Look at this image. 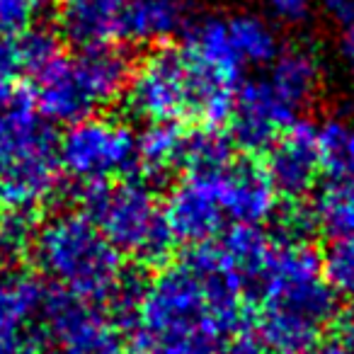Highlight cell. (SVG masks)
Returning a JSON list of instances; mask_svg holds the SVG:
<instances>
[{"mask_svg":"<svg viewBox=\"0 0 354 354\" xmlns=\"http://www.w3.org/2000/svg\"><path fill=\"white\" fill-rule=\"evenodd\" d=\"M233 148V138L218 127H199L183 136L180 162H185L189 172H218L231 165Z\"/></svg>","mask_w":354,"mask_h":354,"instance_id":"7402d4cb","label":"cell"},{"mask_svg":"<svg viewBox=\"0 0 354 354\" xmlns=\"http://www.w3.org/2000/svg\"><path fill=\"white\" fill-rule=\"evenodd\" d=\"M37 228L30 212H3L0 214V257L8 262L27 255L35 245Z\"/></svg>","mask_w":354,"mask_h":354,"instance_id":"4316f807","label":"cell"},{"mask_svg":"<svg viewBox=\"0 0 354 354\" xmlns=\"http://www.w3.org/2000/svg\"><path fill=\"white\" fill-rule=\"evenodd\" d=\"M185 133L170 122H153L136 136V170L148 177L167 175L180 162Z\"/></svg>","mask_w":354,"mask_h":354,"instance_id":"44dd1931","label":"cell"},{"mask_svg":"<svg viewBox=\"0 0 354 354\" xmlns=\"http://www.w3.org/2000/svg\"><path fill=\"white\" fill-rule=\"evenodd\" d=\"M231 138L248 153L270 151L274 141L299 122L294 112L272 93L265 78L245 80L236 90V104L231 114Z\"/></svg>","mask_w":354,"mask_h":354,"instance_id":"7c38bea8","label":"cell"},{"mask_svg":"<svg viewBox=\"0 0 354 354\" xmlns=\"http://www.w3.org/2000/svg\"><path fill=\"white\" fill-rule=\"evenodd\" d=\"M313 214L320 231L335 241L354 236V185L328 180L318 192Z\"/></svg>","mask_w":354,"mask_h":354,"instance_id":"cb8c5ba5","label":"cell"},{"mask_svg":"<svg viewBox=\"0 0 354 354\" xmlns=\"http://www.w3.org/2000/svg\"><path fill=\"white\" fill-rule=\"evenodd\" d=\"M323 8L330 12L333 17H337L342 25L354 22V0H320Z\"/></svg>","mask_w":354,"mask_h":354,"instance_id":"e575fe53","label":"cell"},{"mask_svg":"<svg viewBox=\"0 0 354 354\" xmlns=\"http://www.w3.org/2000/svg\"><path fill=\"white\" fill-rule=\"evenodd\" d=\"M44 333L41 328L27 330H0V354H41Z\"/></svg>","mask_w":354,"mask_h":354,"instance_id":"4dcf8cb0","label":"cell"},{"mask_svg":"<svg viewBox=\"0 0 354 354\" xmlns=\"http://www.w3.org/2000/svg\"><path fill=\"white\" fill-rule=\"evenodd\" d=\"M41 328L54 337L61 354H124V339L114 320L64 289L46 291Z\"/></svg>","mask_w":354,"mask_h":354,"instance_id":"9c48e42d","label":"cell"},{"mask_svg":"<svg viewBox=\"0 0 354 354\" xmlns=\"http://www.w3.org/2000/svg\"><path fill=\"white\" fill-rule=\"evenodd\" d=\"M323 170L318 124L294 122L267 151L265 172L277 194L301 199L315 187Z\"/></svg>","mask_w":354,"mask_h":354,"instance_id":"8fae6325","label":"cell"},{"mask_svg":"<svg viewBox=\"0 0 354 354\" xmlns=\"http://www.w3.org/2000/svg\"><path fill=\"white\" fill-rule=\"evenodd\" d=\"M185 54L207 80L238 90L245 64L228 32V17H204L189 25Z\"/></svg>","mask_w":354,"mask_h":354,"instance_id":"5bb4252c","label":"cell"},{"mask_svg":"<svg viewBox=\"0 0 354 354\" xmlns=\"http://www.w3.org/2000/svg\"><path fill=\"white\" fill-rule=\"evenodd\" d=\"M46 289L27 272H0V330L41 328Z\"/></svg>","mask_w":354,"mask_h":354,"instance_id":"e0dca14e","label":"cell"},{"mask_svg":"<svg viewBox=\"0 0 354 354\" xmlns=\"http://www.w3.org/2000/svg\"><path fill=\"white\" fill-rule=\"evenodd\" d=\"M301 354H352L349 349H344L337 339H318L308 349H304Z\"/></svg>","mask_w":354,"mask_h":354,"instance_id":"d590c367","label":"cell"},{"mask_svg":"<svg viewBox=\"0 0 354 354\" xmlns=\"http://www.w3.org/2000/svg\"><path fill=\"white\" fill-rule=\"evenodd\" d=\"M272 22L284 27H301L310 20L318 0H265Z\"/></svg>","mask_w":354,"mask_h":354,"instance_id":"f546056e","label":"cell"},{"mask_svg":"<svg viewBox=\"0 0 354 354\" xmlns=\"http://www.w3.org/2000/svg\"><path fill=\"white\" fill-rule=\"evenodd\" d=\"M243 291L218 243L194 245L146 284L127 354H226L243 323Z\"/></svg>","mask_w":354,"mask_h":354,"instance_id":"6da1fadb","label":"cell"},{"mask_svg":"<svg viewBox=\"0 0 354 354\" xmlns=\"http://www.w3.org/2000/svg\"><path fill=\"white\" fill-rule=\"evenodd\" d=\"M226 170V167H223ZM218 172H187L165 202V218L175 241L189 245L212 243L226 226L218 192Z\"/></svg>","mask_w":354,"mask_h":354,"instance_id":"30bf717a","label":"cell"},{"mask_svg":"<svg viewBox=\"0 0 354 354\" xmlns=\"http://www.w3.org/2000/svg\"><path fill=\"white\" fill-rule=\"evenodd\" d=\"M349 85H352V90H354V61L349 64Z\"/></svg>","mask_w":354,"mask_h":354,"instance_id":"8d00e7d4","label":"cell"},{"mask_svg":"<svg viewBox=\"0 0 354 354\" xmlns=\"http://www.w3.org/2000/svg\"><path fill=\"white\" fill-rule=\"evenodd\" d=\"M41 0H0V37H17L35 27Z\"/></svg>","mask_w":354,"mask_h":354,"instance_id":"f1b7e54d","label":"cell"},{"mask_svg":"<svg viewBox=\"0 0 354 354\" xmlns=\"http://www.w3.org/2000/svg\"><path fill=\"white\" fill-rule=\"evenodd\" d=\"M185 20L187 15L180 0H129L124 41H165L183 30Z\"/></svg>","mask_w":354,"mask_h":354,"instance_id":"ac0fdd59","label":"cell"},{"mask_svg":"<svg viewBox=\"0 0 354 354\" xmlns=\"http://www.w3.org/2000/svg\"><path fill=\"white\" fill-rule=\"evenodd\" d=\"M265 80L272 93L299 117L318 95L323 83V64L308 46H286L270 64Z\"/></svg>","mask_w":354,"mask_h":354,"instance_id":"2e32d148","label":"cell"},{"mask_svg":"<svg viewBox=\"0 0 354 354\" xmlns=\"http://www.w3.org/2000/svg\"><path fill=\"white\" fill-rule=\"evenodd\" d=\"M59 138L25 100L0 107V207L32 212L59 189Z\"/></svg>","mask_w":354,"mask_h":354,"instance_id":"277c9868","label":"cell"},{"mask_svg":"<svg viewBox=\"0 0 354 354\" xmlns=\"http://www.w3.org/2000/svg\"><path fill=\"white\" fill-rule=\"evenodd\" d=\"M318 223H315V214L313 209H304V207H291L284 212V218L279 223L281 231V241L289 243H306L310 231H315Z\"/></svg>","mask_w":354,"mask_h":354,"instance_id":"1f68e13d","label":"cell"},{"mask_svg":"<svg viewBox=\"0 0 354 354\" xmlns=\"http://www.w3.org/2000/svg\"><path fill=\"white\" fill-rule=\"evenodd\" d=\"M335 337L344 349L354 354V306H349L347 310H337V315L333 318Z\"/></svg>","mask_w":354,"mask_h":354,"instance_id":"d6a6232c","label":"cell"},{"mask_svg":"<svg viewBox=\"0 0 354 354\" xmlns=\"http://www.w3.org/2000/svg\"><path fill=\"white\" fill-rule=\"evenodd\" d=\"M228 32L233 37L238 54L245 68L250 66H270L281 51L279 35L267 17L257 12H238L228 17Z\"/></svg>","mask_w":354,"mask_h":354,"instance_id":"ffe728a7","label":"cell"},{"mask_svg":"<svg viewBox=\"0 0 354 354\" xmlns=\"http://www.w3.org/2000/svg\"><path fill=\"white\" fill-rule=\"evenodd\" d=\"M35 262L56 289L88 304H109L124 277L119 250L80 212L49 218L32 245Z\"/></svg>","mask_w":354,"mask_h":354,"instance_id":"3957f363","label":"cell"},{"mask_svg":"<svg viewBox=\"0 0 354 354\" xmlns=\"http://www.w3.org/2000/svg\"><path fill=\"white\" fill-rule=\"evenodd\" d=\"M17 54H20V64L25 73L37 75L44 71L56 56H61V46L54 32L44 30V27H30L27 32L15 37Z\"/></svg>","mask_w":354,"mask_h":354,"instance_id":"484cf974","label":"cell"},{"mask_svg":"<svg viewBox=\"0 0 354 354\" xmlns=\"http://www.w3.org/2000/svg\"><path fill=\"white\" fill-rule=\"evenodd\" d=\"M323 274L335 294L354 304V236L330 243L323 257Z\"/></svg>","mask_w":354,"mask_h":354,"instance_id":"d4e9b609","label":"cell"},{"mask_svg":"<svg viewBox=\"0 0 354 354\" xmlns=\"http://www.w3.org/2000/svg\"><path fill=\"white\" fill-rule=\"evenodd\" d=\"M61 170L78 183H104L136 170V133L107 117L75 122L59 138Z\"/></svg>","mask_w":354,"mask_h":354,"instance_id":"ba28073f","label":"cell"},{"mask_svg":"<svg viewBox=\"0 0 354 354\" xmlns=\"http://www.w3.org/2000/svg\"><path fill=\"white\" fill-rule=\"evenodd\" d=\"M218 245L226 252L228 265L243 289H257L265 277L274 243L257 226H233Z\"/></svg>","mask_w":354,"mask_h":354,"instance_id":"d6986e66","label":"cell"},{"mask_svg":"<svg viewBox=\"0 0 354 354\" xmlns=\"http://www.w3.org/2000/svg\"><path fill=\"white\" fill-rule=\"evenodd\" d=\"M25 73L15 37H0V107L20 100V78Z\"/></svg>","mask_w":354,"mask_h":354,"instance_id":"83f0119b","label":"cell"},{"mask_svg":"<svg viewBox=\"0 0 354 354\" xmlns=\"http://www.w3.org/2000/svg\"><path fill=\"white\" fill-rule=\"evenodd\" d=\"M127 102L136 117L148 122H175L194 117L202 127H221L231 119L236 90L209 83L187 59L185 49L158 46L131 71Z\"/></svg>","mask_w":354,"mask_h":354,"instance_id":"7a4b0ae2","label":"cell"},{"mask_svg":"<svg viewBox=\"0 0 354 354\" xmlns=\"http://www.w3.org/2000/svg\"><path fill=\"white\" fill-rule=\"evenodd\" d=\"M59 30L80 51L124 41L129 0H59Z\"/></svg>","mask_w":354,"mask_h":354,"instance_id":"4fadbf2b","label":"cell"},{"mask_svg":"<svg viewBox=\"0 0 354 354\" xmlns=\"http://www.w3.org/2000/svg\"><path fill=\"white\" fill-rule=\"evenodd\" d=\"M41 3H49V0H41Z\"/></svg>","mask_w":354,"mask_h":354,"instance_id":"74e56055","label":"cell"},{"mask_svg":"<svg viewBox=\"0 0 354 354\" xmlns=\"http://www.w3.org/2000/svg\"><path fill=\"white\" fill-rule=\"evenodd\" d=\"M226 354H270V352H267L265 344L257 337H252V335H238V337L228 344Z\"/></svg>","mask_w":354,"mask_h":354,"instance_id":"836d02e7","label":"cell"},{"mask_svg":"<svg viewBox=\"0 0 354 354\" xmlns=\"http://www.w3.org/2000/svg\"><path fill=\"white\" fill-rule=\"evenodd\" d=\"M218 192L226 221H233V226H260L277 209V192L265 167L252 162H231L226 170H221Z\"/></svg>","mask_w":354,"mask_h":354,"instance_id":"9a60e30c","label":"cell"},{"mask_svg":"<svg viewBox=\"0 0 354 354\" xmlns=\"http://www.w3.org/2000/svg\"><path fill=\"white\" fill-rule=\"evenodd\" d=\"M318 141L328 180L354 185V122L328 119L318 127Z\"/></svg>","mask_w":354,"mask_h":354,"instance_id":"603a6c76","label":"cell"},{"mask_svg":"<svg viewBox=\"0 0 354 354\" xmlns=\"http://www.w3.org/2000/svg\"><path fill=\"white\" fill-rule=\"evenodd\" d=\"M257 291L262 308L294 313L320 328L337 315V294L325 281L323 260L306 243H274Z\"/></svg>","mask_w":354,"mask_h":354,"instance_id":"52a82bcc","label":"cell"},{"mask_svg":"<svg viewBox=\"0 0 354 354\" xmlns=\"http://www.w3.org/2000/svg\"><path fill=\"white\" fill-rule=\"evenodd\" d=\"M80 214L102 231L119 250L146 265H160L172 252L175 236L156 192L143 180L109 187L107 183H88L80 189Z\"/></svg>","mask_w":354,"mask_h":354,"instance_id":"8992f818","label":"cell"},{"mask_svg":"<svg viewBox=\"0 0 354 354\" xmlns=\"http://www.w3.org/2000/svg\"><path fill=\"white\" fill-rule=\"evenodd\" d=\"M129 78L131 64L114 46L61 54L35 75V109L46 122L71 127L122 97Z\"/></svg>","mask_w":354,"mask_h":354,"instance_id":"5b68a950","label":"cell"}]
</instances>
